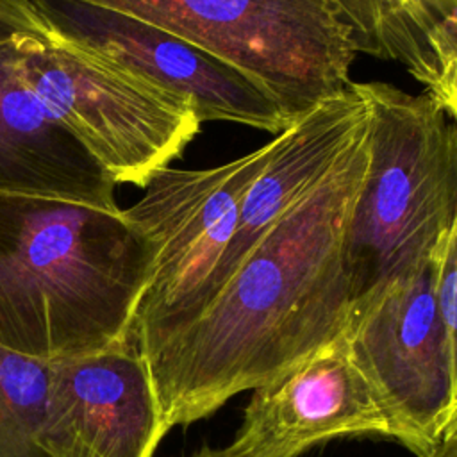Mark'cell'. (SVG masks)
<instances>
[{
    "instance_id": "1",
    "label": "cell",
    "mask_w": 457,
    "mask_h": 457,
    "mask_svg": "<svg viewBox=\"0 0 457 457\" xmlns=\"http://www.w3.org/2000/svg\"><path fill=\"white\" fill-rule=\"evenodd\" d=\"M368 164L366 127L275 220L207 309L145 355L168 428L211 416L345 332V243Z\"/></svg>"
},
{
    "instance_id": "13",
    "label": "cell",
    "mask_w": 457,
    "mask_h": 457,
    "mask_svg": "<svg viewBox=\"0 0 457 457\" xmlns=\"http://www.w3.org/2000/svg\"><path fill=\"white\" fill-rule=\"evenodd\" d=\"M48 362L0 350V457H48L39 423Z\"/></svg>"
},
{
    "instance_id": "5",
    "label": "cell",
    "mask_w": 457,
    "mask_h": 457,
    "mask_svg": "<svg viewBox=\"0 0 457 457\" xmlns=\"http://www.w3.org/2000/svg\"><path fill=\"white\" fill-rule=\"evenodd\" d=\"M112 9L237 66L295 120L350 86L355 43L332 0H80Z\"/></svg>"
},
{
    "instance_id": "10",
    "label": "cell",
    "mask_w": 457,
    "mask_h": 457,
    "mask_svg": "<svg viewBox=\"0 0 457 457\" xmlns=\"http://www.w3.org/2000/svg\"><path fill=\"white\" fill-rule=\"evenodd\" d=\"M252 391L243 423L227 446L234 457H300L343 436H384L400 443V430L345 332Z\"/></svg>"
},
{
    "instance_id": "17",
    "label": "cell",
    "mask_w": 457,
    "mask_h": 457,
    "mask_svg": "<svg viewBox=\"0 0 457 457\" xmlns=\"http://www.w3.org/2000/svg\"><path fill=\"white\" fill-rule=\"evenodd\" d=\"M432 457H457V434H453L452 437L445 439L436 452L432 453Z\"/></svg>"
},
{
    "instance_id": "15",
    "label": "cell",
    "mask_w": 457,
    "mask_h": 457,
    "mask_svg": "<svg viewBox=\"0 0 457 457\" xmlns=\"http://www.w3.org/2000/svg\"><path fill=\"white\" fill-rule=\"evenodd\" d=\"M434 293L441 321L446 332L452 378H453V405L448 434L445 439L457 434V212L452 227L443 234L432 250Z\"/></svg>"
},
{
    "instance_id": "8",
    "label": "cell",
    "mask_w": 457,
    "mask_h": 457,
    "mask_svg": "<svg viewBox=\"0 0 457 457\" xmlns=\"http://www.w3.org/2000/svg\"><path fill=\"white\" fill-rule=\"evenodd\" d=\"M52 32L87 45L189 98L200 121H230L273 136L293 118L255 79L171 32L80 0H32Z\"/></svg>"
},
{
    "instance_id": "4",
    "label": "cell",
    "mask_w": 457,
    "mask_h": 457,
    "mask_svg": "<svg viewBox=\"0 0 457 457\" xmlns=\"http://www.w3.org/2000/svg\"><path fill=\"white\" fill-rule=\"evenodd\" d=\"M11 66L116 184L143 189L200 132L189 98L52 30L14 37Z\"/></svg>"
},
{
    "instance_id": "11",
    "label": "cell",
    "mask_w": 457,
    "mask_h": 457,
    "mask_svg": "<svg viewBox=\"0 0 457 457\" xmlns=\"http://www.w3.org/2000/svg\"><path fill=\"white\" fill-rule=\"evenodd\" d=\"M116 182L52 111L14 77L0 48V193L52 196L118 211Z\"/></svg>"
},
{
    "instance_id": "9",
    "label": "cell",
    "mask_w": 457,
    "mask_h": 457,
    "mask_svg": "<svg viewBox=\"0 0 457 457\" xmlns=\"http://www.w3.org/2000/svg\"><path fill=\"white\" fill-rule=\"evenodd\" d=\"M168 430L134 339L48 362L39 423L48 457H154Z\"/></svg>"
},
{
    "instance_id": "3",
    "label": "cell",
    "mask_w": 457,
    "mask_h": 457,
    "mask_svg": "<svg viewBox=\"0 0 457 457\" xmlns=\"http://www.w3.org/2000/svg\"><path fill=\"white\" fill-rule=\"evenodd\" d=\"M359 86L370 105V164L345 243L352 305L421 266L457 212V129L450 118L427 93L386 82Z\"/></svg>"
},
{
    "instance_id": "12",
    "label": "cell",
    "mask_w": 457,
    "mask_h": 457,
    "mask_svg": "<svg viewBox=\"0 0 457 457\" xmlns=\"http://www.w3.org/2000/svg\"><path fill=\"white\" fill-rule=\"evenodd\" d=\"M348 25L357 52L396 61L418 79L428 34L457 7V0H332Z\"/></svg>"
},
{
    "instance_id": "2",
    "label": "cell",
    "mask_w": 457,
    "mask_h": 457,
    "mask_svg": "<svg viewBox=\"0 0 457 457\" xmlns=\"http://www.w3.org/2000/svg\"><path fill=\"white\" fill-rule=\"evenodd\" d=\"M154 262L121 209L0 193V350L55 362L134 339Z\"/></svg>"
},
{
    "instance_id": "14",
    "label": "cell",
    "mask_w": 457,
    "mask_h": 457,
    "mask_svg": "<svg viewBox=\"0 0 457 457\" xmlns=\"http://www.w3.org/2000/svg\"><path fill=\"white\" fill-rule=\"evenodd\" d=\"M416 80L457 129V7L428 34L425 66Z\"/></svg>"
},
{
    "instance_id": "16",
    "label": "cell",
    "mask_w": 457,
    "mask_h": 457,
    "mask_svg": "<svg viewBox=\"0 0 457 457\" xmlns=\"http://www.w3.org/2000/svg\"><path fill=\"white\" fill-rule=\"evenodd\" d=\"M50 27L41 18L32 0H0V48L20 34L45 36Z\"/></svg>"
},
{
    "instance_id": "18",
    "label": "cell",
    "mask_w": 457,
    "mask_h": 457,
    "mask_svg": "<svg viewBox=\"0 0 457 457\" xmlns=\"http://www.w3.org/2000/svg\"><path fill=\"white\" fill-rule=\"evenodd\" d=\"M189 457H234L227 446L225 448H211V446H202L198 452H195Z\"/></svg>"
},
{
    "instance_id": "7",
    "label": "cell",
    "mask_w": 457,
    "mask_h": 457,
    "mask_svg": "<svg viewBox=\"0 0 457 457\" xmlns=\"http://www.w3.org/2000/svg\"><path fill=\"white\" fill-rule=\"evenodd\" d=\"M345 336L396 423L400 445L418 457H432L448 434L453 405L432 253L414 271L353 303Z\"/></svg>"
},
{
    "instance_id": "6",
    "label": "cell",
    "mask_w": 457,
    "mask_h": 457,
    "mask_svg": "<svg viewBox=\"0 0 457 457\" xmlns=\"http://www.w3.org/2000/svg\"><path fill=\"white\" fill-rule=\"evenodd\" d=\"M275 148L277 136L214 168L166 166L150 177L143 196L123 211L155 245L154 271L132 325L143 355L193 323L214 300L241 200Z\"/></svg>"
}]
</instances>
